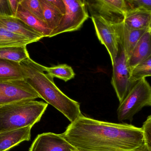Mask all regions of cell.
Returning a JSON list of instances; mask_svg holds the SVG:
<instances>
[{
  "instance_id": "cell-21",
  "label": "cell",
  "mask_w": 151,
  "mask_h": 151,
  "mask_svg": "<svg viewBox=\"0 0 151 151\" xmlns=\"http://www.w3.org/2000/svg\"><path fill=\"white\" fill-rule=\"evenodd\" d=\"M44 71L53 78L56 77L65 82L74 78L75 73L71 66L67 64H61L47 67L44 66Z\"/></svg>"
},
{
  "instance_id": "cell-13",
  "label": "cell",
  "mask_w": 151,
  "mask_h": 151,
  "mask_svg": "<svg viewBox=\"0 0 151 151\" xmlns=\"http://www.w3.org/2000/svg\"><path fill=\"white\" fill-rule=\"evenodd\" d=\"M32 127H25L0 133V151H7L24 141L31 139Z\"/></svg>"
},
{
  "instance_id": "cell-25",
  "label": "cell",
  "mask_w": 151,
  "mask_h": 151,
  "mask_svg": "<svg viewBox=\"0 0 151 151\" xmlns=\"http://www.w3.org/2000/svg\"><path fill=\"white\" fill-rule=\"evenodd\" d=\"M128 8H139L151 12V0H126Z\"/></svg>"
},
{
  "instance_id": "cell-20",
  "label": "cell",
  "mask_w": 151,
  "mask_h": 151,
  "mask_svg": "<svg viewBox=\"0 0 151 151\" xmlns=\"http://www.w3.org/2000/svg\"><path fill=\"white\" fill-rule=\"evenodd\" d=\"M33 43L24 37L12 33L0 27V47L9 46H24Z\"/></svg>"
},
{
  "instance_id": "cell-8",
  "label": "cell",
  "mask_w": 151,
  "mask_h": 151,
  "mask_svg": "<svg viewBox=\"0 0 151 151\" xmlns=\"http://www.w3.org/2000/svg\"><path fill=\"white\" fill-rule=\"evenodd\" d=\"M112 66L111 84L120 103L134 83L130 80L131 71L129 68L127 58L119 46V53Z\"/></svg>"
},
{
  "instance_id": "cell-28",
  "label": "cell",
  "mask_w": 151,
  "mask_h": 151,
  "mask_svg": "<svg viewBox=\"0 0 151 151\" xmlns=\"http://www.w3.org/2000/svg\"><path fill=\"white\" fill-rule=\"evenodd\" d=\"M12 9V12H13V16H15L17 9L19 3L18 0H9Z\"/></svg>"
},
{
  "instance_id": "cell-3",
  "label": "cell",
  "mask_w": 151,
  "mask_h": 151,
  "mask_svg": "<svg viewBox=\"0 0 151 151\" xmlns=\"http://www.w3.org/2000/svg\"><path fill=\"white\" fill-rule=\"evenodd\" d=\"M48 104L27 100L0 106V133L27 127H32L41 119Z\"/></svg>"
},
{
  "instance_id": "cell-22",
  "label": "cell",
  "mask_w": 151,
  "mask_h": 151,
  "mask_svg": "<svg viewBox=\"0 0 151 151\" xmlns=\"http://www.w3.org/2000/svg\"><path fill=\"white\" fill-rule=\"evenodd\" d=\"M149 76H151V55L133 69L130 80L134 83L140 79Z\"/></svg>"
},
{
  "instance_id": "cell-6",
  "label": "cell",
  "mask_w": 151,
  "mask_h": 151,
  "mask_svg": "<svg viewBox=\"0 0 151 151\" xmlns=\"http://www.w3.org/2000/svg\"><path fill=\"white\" fill-rule=\"evenodd\" d=\"M37 98L40 96L24 80L0 81V106Z\"/></svg>"
},
{
  "instance_id": "cell-2",
  "label": "cell",
  "mask_w": 151,
  "mask_h": 151,
  "mask_svg": "<svg viewBox=\"0 0 151 151\" xmlns=\"http://www.w3.org/2000/svg\"><path fill=\"white\" fill-rule=\"evenodd\" d=\"M20 64L25 81L37 91L41 98L62 113L71 122L82 114L80 104L62 91L55 84L54 78L44 73V66L30 57Z\"/></svg>"
},
{
  "instance_id": "cell-9",
  "label": "cell",
  "mask_w": 151,
  "mask_h": 151,
  "mask_svg": "<svg viewBox=\"0 0 151 151\" xmlns=\"http://www.w3.org/2000/svg\"><path fill=\"white\" fill-rule=\"evenodd\" d=\"M91 18L98 38L106 48L113 65L119 51L118 39L113 25L100 16L91 15Z\"/></svg>"
},
{
  "instance_id": "cell-16",
  "label": "cell",
  "mask_w": 151,
  "mask_h": 151,
  "mask_svg": "<svg viewBox=\"0 0 151 151\" xmlns=\"http://www.w3.org/2000/svg\"><path fill=\"white\" fill-rule=\"evenodd\" d=\"M15 16L44 37H49L52 32L44 20L28 11L21 4H19Z\"/></svg>"
},
{
  "instance_id": "cell-31",
  "label": "cell",
  "mask_w": 151,
  "mask_h": 151,
  "mask_svg": "<svg viewBox=\"0 0 151 151\" xmlns=\"http://www.w3.org/2000/svg\"><path fill=\"white\" fill-rule=\"evenodd\" d=\"M24 0H18V2L19 4H20L22 1Z\"/></svg>"
},
{
  "instance_id": "cell-14",
  "label": "cell",
  "mask_w": 151,
  "mask_h": 151,
  "mask_svg": "<svg viewBox=\"0 0 151 151\" xmlns=\"http://www.w3.org/2000/svg\"><path fill=\"white\" fill-rule=\"evenodd\" d=\"M151 55V35L147 31L140 38L127 59L130 71Z\"/></svg>"
},
{
  "instance_id": "cell-29",
  "label": "cell",
  "mask_w": 151,
  "mask_h": 151,
  "mask_svg": "<svg viewBox=\"0 0 151 151\" xmlns=\"http://www.w3.org/2000/svg\"><path fill=\"white\" fill-rule=\"evenodd\" d=\"M133 151H150L148 150V148L145 146L144 144L142 145V146H140L139 148L137 149L136 150Z\"/></svg>"
},
{
  "instance_id": "cell-11",
  "label": "cell",
  "mask_w": 151,
  "mask_h": 151,
  "mask_svg": "<svg viewBox=\"0 0 151 151\" xmlns=\"http://www.w3.org/2000/svg\"><path fill=\"white\" fill-rule=\"evenodd\" d=\"M119 45L122 49L127 59L140 38L147 29L136 30L129 28L123 21L114 24Z\"/></svg>"
},
{
  "instance_id": "cell-7",
  "label": "cell",
  "mask_w": 151,
  "mask_h": 151,
  "mask_svg": "<svg viewBox=\"0 0 151 151\" xmlns=\"http://www.w3.org/2000/svg\"><path fill=\"white\" fill-rule=\"evenodd\" d=\"M91 15L100 16L111 24L123 21L128 7L126 0H86Z\"/></svg>"
},
{
  "instance_id": "cell-18",
  "label": "cell",
  "mask_w": 151,
  "mask_h": 151,
  "mask_svg": "<svg viewBox=\"0 0 151 151\" xmlns=\"http://www.w3.org/2000/svg\"><path fill=\"white\" fill-rule=\"evenodd\" d=\"M42 8L43 19L52 31L59 25L64 15L56 8L45 0H40Z\"/></svg>"
},
{
  "instance_id": "cell-17",
  "label": "cell",
  "mask_w": 151,
  "mask_h": 151,
  "mask_svg": "<svg viewBox=\"0 0 151 151\" xmlns=\"http://www.w3.org/2000/svg\"><path fill=\"white\" fill-rule=\"evenodd\" d=\"M25 76L20 63L0 59V81L24 80Z\"/></svg>"
},
{
  "instance_id": "cell-12",
  "label": "cell",
  "mask_w": 151,
  "mask_h": 151,
  "mask_svg": "<svg viewBox=\"0 0 151 151\" xmlns=\"http://www.w3.org/2000/svg\"><path fill=\"white\" fill-rule=\"evenodd\" d=\"M0 27L17 35L24 37L33 42L39 41L43 36L15 16L0 15Z\"/></svg>"
},
{
  "instance_id": "cell-4",
  "label": "cell",
  "mask_w": 151,
  "mask_h": 151,
  "mask_svg": "<svg viewBox=\"0 0 151 151\" xmlns=\"http://www.w3.org/2000/svg\"><path fill=\"white\" fill-rule=\"evenodd\" d=\"M145 106H151V86L144 78L134 83L120 103L117 110L118 119L131 122L134 116Z\"/></svg>"
},
{
  "instance_id": "cell-24",
  "label": "cell",
  "mask_w": 151,
  "mask_h": 151,
  "mask_svg": "<svg viewBox=\"0 0 151 151\" xmlns=\"http://www.w3.org/2000/svg\"><path fill=\"white\" fill-rule=\"evenodd\" d=\"M142 128L143 133L144 144L151 151V114L144 122Z\"/></svg>"
},
{
  "instance_id": "cell-26",
  "label": "cell",
  "mask_w": 151,
  "mask_h": 151,
  "mask_svg": "<svg viewBox=\"0 0 151 151\" xmlns=\"http://www.w3.org/2000/svg\"><path fill=\"white\" fill-rule=\"evenodd\" d=\"M0 15L13 16L12 9L9 0H0Z\"/></svg>"
},
{
  "instance_id": "cell-15",
  "label": "cell",
  "mask_w": 151,
  "mask_h": 151,
  "mask_svg": "<svg viewBox=\"0 0 151 151\" xmlns=\"http://www.w3.org/2000/svg\"><path fill=\"white\" fill-rule=\"evenodd\" d=\"M151 17V12L139 8H128L123 22L127 26L132 29H147Z\"/></svg>"
},
{
  "instance_id": "cell-19",
  "label": "cell",
  "mask_w": 151,
  "mask_h": 151,
  "mask_svg": "<svg viewBox=\"0 0 151 151\" xmlns=\"http://www.w3.org/2000/svg\"><path fill=\"white\" fill-rule=\"evenodd\" d=\"M26 45L0 47V59L10 60L20 63L30 57Z\"/></svg>"
},
{
  "instance_id": "cell-5",
  "label": "cell",
  "mask_w": 151,
  "mask_h": 151,
  "mask_svg": "<svg viewBox=\"0 0 151 151\" xmlns=\"http://www.w3.org/2000/svg\"><path fill=\"white\" fill-rule=\"evenodd\" d=\"M66 13L59 25L50 35L54 37L60 34L77 31L89 18L86 0H63Z\"/></svg>"
},
{
  "instance_id": "cell-10",
  "label": "cell",
  "mask_w": 151,
  "mask_h": 151,
  "mask_svg": "<svg viewBox=\"0 0 151 151\" xmlns=\"http://www.w3.org/2000/svg\"><path fill=\"white\" fill-rule=\"evenodd\" d=\"M29 151H77L61 134L45 133L38 135Z\"/></svg>"
},
{
  "instance_id": "cell-1",
  "label": "cell",
  "mask_w": 151,
  "mask_h": 151,
  "mask_svg": "<svg viewBox=\"0 0 151 151\" xmlns=\"http://www.w3.org/2000/svg\"><path fill=\"white\" fill-rule=\"evenodd\" d=\"M61 135L77 151H133L144 144L142 127L101 121L82 114Z\"/></svg>"
},
{
  "instance_id": "cell-30",
  "label": "cell",
  "mask_w": 151,
  "mask_h": 151,
  "mask_svg": "<svg viewBox=\"0 0 151 151\" xmlns=\"http://www.w3.org/2000/svg\"><path fill=\"white\" fill-rule=\"evenodd\" d=\"M148 31L149 32V33L151 35V19L150 21V24H149V27H148Z\"/></svg>"
},
{
  "instance_id": "cell-23",
  "label": "cell",
  "mask_w": 151,
  "mask_h": 151,
  "mask_svg": "<svg viewBox=\"0 0 151 151\" xmlns=\"http://www.w3.org/2000/svg\"><path fill=\"white\" fill-rule=\"evenodd\" d=\"M20 4L28 11L44 20L42 8L40 0H24Z\"/></svg>"
},
{
  "instance_id": "cell-27",
  "label": "cell",
  "mask_w": 151,
  "mask_h": 151,
  "mask_svg": "<svg viewBox=\"0 0 151 151\" xmlns=\"http://www.w3.org/2000/svg\"><path fill=\"white\" fill-rule=\"evenodd\" d=\"M45 1L56 7L63 14L64 16L65 15L66 10H65L64 3L63 0H45Z\"/></svg>"
}]
</instances>
